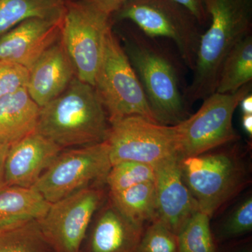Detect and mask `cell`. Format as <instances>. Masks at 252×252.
Listing matches in <instances>:
<instances>
[{
  "instance_id": "e0dca14e",
  "label": "cell",
  "mask_w": 252,
  "mask_h": 252,
  "mask_svg": "<svg viewBox=\"0 0 252 252\" xmlns=\"http://www.w3.org/2000/svg\"><path fill=\"white\" fill-rule=\"evenodd\" d=\"M40 109L27 89L0 98V143L10 146L36 130Z\"/></svg>"
},
{
  "instance_id": "ffe728a7",
  "label": "cell",
  "mask_w": 252,
  "mask_h": 252,
  "mask_svg": "<svg viewBox=\"0 0 252 252\" xmlns=\"http://www.w3.org/2000/svg\"><path fill=\"white\" fill-rule=\"evenodd\" d=\"M252 79V34L228 53L221 67L216 91L218 94H234Z\"/></svg>"
},
{
  "instance_id": "277c9868",
  "label": "cell",
  "mask_w": 252,
  "mask_h": 252,
  "mask_svg": "<svg viewBox=\"0 0 252 252\" xmlns=\"http://www.w3.org/2000/svg\"><path fill=\"white\" fill-rule=\"evenodd\" d=\"M94 87L107 112L109 124L133 116L158 122L140 81L112 28L104 38Z\"/></svg>"
},
{
  "instance_id": "4fadbf2b",
  "label": "cell",
  "mask_w": 252,
  "mask_h": 252,
  "mask_svg": "<svg viewBox=\"0 0 252 252\" xmlns=\"http://www.w3.org/2000/svg\"><path fill=\"white\" fill-rule=\"evenodd\" d=\"M63 150L36 130L11 144L4 164L6 186L32 188Z\"/></svg>"
},
{
  "instance_id": "f546056e",
  "label": "cell",
  "mask_w": 252,
  "mask_h": 252,
  "mask_svg": "<svg viewBox=\"0 0 252 252\" xmlns=\"http://www.w3.org/2000/svg\"><path fill=\"white\" fill-rule=\"evenodd\" d=\"M9 147V145L0 143V190L6 186L4 180V164Z\"/></svg>"
},
{
  "instance_id": "4dcf8cb0",
  "label": "cell",
  "mask_w": 252,
  "mask_h": 252,
  "mask_svg": "<svg viewBox=\"0 0 252 252\" xmlns=\"http://www.w3.org/2000/svg\"><path fill=\"white\" fill-rule=\"evenodd\" d=\"M239 106L243 114H252V95L251 93L247 94L240 101Z\"/></svg>"
},
{
  "instance_id": "6da1fadb",
  "label": "cell",
  "mask_w": 252,
  "mask_h": 252,
  "mask_svg": "<svg viewBox=\"0 0 252 252\" xmlns=\"http://www.w3.org/2000/svg\"><path fill=\"white\" fill-rule=\"evenodd\" d=\"M210 26L201 34L191 83L185 96L190 102L215 93L228 53L251 34L252 0H203Z\"/></svg>"
},
{
  "instance_id": "5b68a950",
  "label": "cell",
  "mask_w": 252,
  "mask_h": 252,
  "mask_svg": "<svg viewBox=\"0 0 252 252\" xmlns=\"http://www.w3.org/2000/svg\"><path fill=\"white\" fill-rule=\"evenodd\" d=\"M113 16L133 23L149 37L173 41L186 65L193 70L202 34L196 20L174 0H130Z\"/></svg>"
},
{
  "instance_id": "cb8c5ba5",
  "label": "cell",
  "mask_w": 252,
  "mask_h": 252,
  "mask_svg": "<svg viewBox=\"0 0 252 252\" xmlns=\"http://www.w3.org/2000/svg\"><path fill=\"white\" fill-rule=\"evenodd\" d=\"M154 180L153 165L126 160L112 165L106 182L110 193H116Z\"/></svg>"
},
{
  "instance_id": "83f0119b",
  "label": "cell",
  "mask_w": 252,
  "mask_h": 252,
  "mask_svg": "<svg viewBox=\"0 0 252 252\" xmlns=\"http://www.w3.org/2000/svg\"><path fill=\"white\" fill-rule=\"evenodd\" d=\"M189 11L199 25L205 24L209 17L205 10L203 0H174Z\"/></svg>"
},
{
  "instance_id": "30bf717a",
  "label": "cell",
  "mask_w": 252,
  "mask_h": 252,
  "mask_svg": "<svg viewBox=\"0 0 252 252\" xmlns=\"http://www.w3.org/2000/svg\"><path fill=\"white\" fill-rule=\"evenodd\" d=\"M229 154L205 153L180 159L184 180L199 211L212 215L238 190L242 173Z\"/></svg>"
},
{
  "instance_id": "9c48e42d",
  "label": "cell",
  "mask_w": 252,
  "mask_h": 252,
  "mask_svg": "<svg viewBox=\"0 0 252 252\" xmlns=\"http://www.w3.org/2000/svg\"><path fill=\"white\" fill-rule=\"evenodd\" d=\"M105 141L112 166L126 160L154 165L178 156L175 126L163 125L137 116L111 123Z\"/></svg>"
},
{
  "instance_id": "8fae6325",
  "label": "cell",
  "mask_w": 252,
  "mask_h": 252,
  "mask_svg": "<svg viewBox=\"0 0 252 252\" xmlns=\"http://www.w3.org/2000/svg\"><path fill=\"white\" fill-rule=\"evenodd\" d=\"M102 198L103 191L92 187L51 204L45 216L37 221L55 252H81L86 232Z\"/></svg>"
},
{
  "instance_id": "4316f807",
  "label": "cell",
  "mask_w": 252,
  "mask_h": 252,
  "mask_svg": "<svg viewBox=\"0 0 252 252\" xmlns=\"http://www.w3.org/2000/svg\"><path fill=\"white\" fill-rule=\"evenodd\" d=\"M252 228V199L248 198L240 204L225 223L223 233L235 236L250 231Z\"/></svg>"
},
{
  "instance_id": "9a60e30c",
  "label": "cell",
  "mask_w": 252,
  "mask_h": 252,
  "mask_svg": "<svg viewBox=\"0 0 252 252\" xmlns=\"http://www.w3.org/2000/svg\"><path fill=\"white\" fill-rule=\"evenodd\" d=\"M61 39L48 48L29 69L28 94L40 107L63 93L75 77Z\"/></svg>"
},
{
  "instance_id": "ba28073f",
  "label": "cell",
  "mask_w": 252,
  "mask_h": 252,
  "mask_svg": "<svg viewBox=\"0 0 252 252\" xmlns=\"http://www.w3.org/2000/svg\"><path fill=\"white\" fill-rule=\"evenodd\" d=\"M111 167L106 141L63 149L32 188L50 203H55L95 184L106 182Z\"/></svg>"
},
{
  "instance_id": "7c38bea8",
  "label": "cell",
  "mask_w": 252,
  "mask_h": 252,
  "mask_svg": "<svg viewBox=\"0 0 252 252\" xmlns=\"http://www.w3.org/2000/svg\"><path fill=\"white\" fill-rule=\"evenodd\" d=\"M153 167L157 220L178 235L189 219L198 211V205L184 180L178 156L161 160Z\"/></svg>"
},
{
  "instance_id": "3957f363",
  "label": "cell",
  "mask_w": 252,
  "mask_h": 252,
  "mask_svg": "<svg viewBox=\"0 0 252 252\" xmlns=\"http://www.w3.org/2000/svg\"><path fill=\"white\" fill-rule=\"evenodd\" d=\"M122 46L157 122L174 126L185 120V94L171 57L140 31L124 37Z\"/></svg>"
},
{
  "instance_id": "ac0fdd59",
  "label": "cell",
  "mask_w": 252,
  "mask_h": 252,
  "mask_svg": "<svg viewBox=\"0 0 252 252\" xmlns=\"http://www.w3.org/2000/svg\"><path fill=\"white\" fill-rule=\"evenodd\" d=\"M51 204L33 188L5 186L0 190V230L41 220Z\"/></svg>"
},
{
  "instance_id": "44dd1931",
  "label": "cell",
  "mask_w": 252,
  "mask_h": 252,
  "mask_svg": "<svg viewBox=\"0 0 252 252\" xmlns=\"http://www.w3.org/2000/svg\"><path fill=\"white\" fill-rule=\"evenodd\" d=\"M65 0H0V36L30 18L63 17Z\"/></svg>"
},
{
  "instance_id": "5bb4252c",
  "label": "cell",
  "mask_w": 252,
  "mask_h": 252,
  "mask_svg": "<svg viewBox=\"0 0 252 252\" xmlns=\"http://www.w3.org/2000/svg\"><path fill=\"white\" fill-rule=\"evenodd\" d=\"M62 18H30L15 26L0 36V61L16 63L29 70L61 39Z\"/></svg>"
},
{
  "instance_id": "8992f818",
  "label": "cell",
  "mask_w": 252,
  "mask_h": 252,
  "mask_svg": "<svg viewBox=\"0 0 252 252\" xmlns=\"http://www.w3.org/2000/svg\"><path fill=\"white\" fill-rule=\"evenodd\" d=\"M251 91L250 83L234 94L214 93L204 99L195 114L174 125L180 158L196 157L238 140L233 114L240 101Z\"/></svg>"
},
{
  "instance_id": "52a82bcc",
  "label": "cell",
  "mask_w": 252,
  "mask_h": 252,
  "mask_svg": "<svg viewBox=\"0 0 252 252\" xmlns=\"http://www.w3.org/2000/svg\"><path fill=\"white\" fill-rule=\"evenodd\" d=\"M111 17L84 0H65L61 41L76 77L93 86L103 51Z\"/></svg>"
},
{
  "instance_id": "d6986e66",
  "label": "cell",
  "mask_w": 252,
  "mask_h": 252,
  "mask_svg": "<svg viewBox=\"0 0 252 252\" xmlns=\"http://www.w3.org/2000/svg\"><path fill=\"white\" fill-rule=\"evenodd\" d=\"M111 203L135 224L144 226L157 217V202L154 181L144 182L120 192L110 193Z\"/></svg>"
},
{
  "instance_id": "7402d4cb",
  "label": "cell",
  "mask_w": 252,
  "mask_h": 252,
  "mask_svg": "<svg viewBox=\"0 0 252 252\" xmlns=\"http://www.w3.org/2000/svg\"><path fill=\"white\" fill-rule=\"evenodd\" d=\"M0 252H55L37 220L0 230Z\"/></svg>"
},
{
  "instance_id": "7a4b0ae2",
  "label": "cell",
  "mask_w": 252,
  "mask_h": 252,
  "mask_svg": "<svg viewBox=\"0 0 252 252\" xmlns=\"http://www.w3.org/2000/svg\"><path fill=\"white\" fill-rule=\"evenodd\" d=\"M109 127L94 86L75 77L62 94L41 107L36 131L64 149L104 142Z\"/></svg>"
},
{
  "instance_id": "484cf974",
  "label": "cell",
  "mask_w": 252,
  "mask_h": 252,
  "mask_svg": "<svg viewBox=\"0 0 252 252\" xmlns=\"http://www.w3.org/2000/svg\"><path fill=\"white\" fill-rule=\"evenodd\" d=\"M29 70L16 63L0 61V98L27 89Z\"/></svg>"
},
{
  "instance_id": "f1b7e54d",
  "label": "cell",
  "mask_w": 252,
  "mask_h": 252,
  "mask_svg": "<svg viewBox=\"0 0 252 252\" xmlns=\"http://www.w3.org/2000/svg\"><path fill=\"white\" fill-rule=\"evenodd\" d=\"M104 14L112 16L130 0H84Z\"/></svg>"
},
{
  "instance_id": "603a6c76",
  "label": "cell",
  "mask_w": 252,
  "mask_h": 252,
  "mask_svg": "<svg viewBox=\"0 0 252 252\" xmlns=\"http://www.w3.org/2000/svg\"><path fill=\"white\" fill-rule=\"evenodd\" d=\"M210 218L198 210L189 219L177 235L178 252H215Z\"/></svg>"
},
{
  "instance_id": "d4e9b609",
  "label": "cell",
  "mask_w": 252,
  "mask_h": 252,
  "mask_svg": "<svg viewBox=\"0 0 252 252\" xmlns=\"http://www.w3.org/2000/svg\"><path fill=\"white\" fill-rule=\"evenodd\" d=\"M137 252H178V237L160 220H154L144 231Z\"/></svg>"
},
{
  "instance_id": "2e32d148",
  "label": "cell",
  "mask_w": 252,
  "mask_h": 252,
  "mask_svg": "<svg viewBox=\"0 0 252 252\" xmlns=\"http://www.w3.org/2000/svg\"><path fill=\"white\" fill-rule=\"evenodd\" d=\"M143 233L144 226L127 220L110 201L94 223L88 252H137Z\"/></svg>"
},
{
  "instance_id": "1f68e13d",
  "label": "cell",
  "mask_w": 252,
  "mask_h": 252,
  "mask_svg": "<svg viewBox=\"0 0 252 252\" xmlns=\"http://www.w3.org/2000/svg\"><path fill=\"white\" fill-rule=\"evenodd\" d=\"M242 126L244 130L251 137L252 135V114H243Z\"/></svg>"
}]
</instances>
